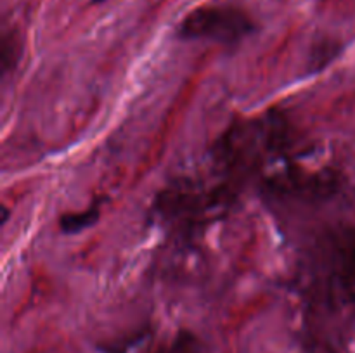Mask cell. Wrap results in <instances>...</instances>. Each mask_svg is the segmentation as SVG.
<instances>
[{
    "instance_id": "obj_1",
    "label": "cell",
    "mask_w": 355,
    "mask_h": 353,
    "mask_svg": "<svg viewBox=\"0 0 355 353\" xmlns=\"http://www.w3.org/2000/svg\"><path fill=\"white\" fill-rule=\"evenodd\" d=\"M297 138L290 121L277 111L234 121L210 149L211 172L239 189L253 176L269 175L277 163L295 154Z\"/></svg>"
},
{
    "instance_id": "obj_2",
    "label": "cell",
    "mask_w": 355,
    "mask_h": 353,
    "mask_svg": "<svg viewBox=\"0 0 355 353\" xmlns=\"http://www.w3.org/2000/svg\"><path fill=\"white\" fill-rule=\"evenodd\" d=\"M298 279L309 301L319 307H355V224L319 232L298 262Z\"/></svg>"
},
{
    "instance_id": "obj_3",
    "label": "cell",
    "mask_w": 355,
    "mask_h": 353,
    "mask_svg": "<svg viewBox=\"0 0 355 353\" xmlns=\"http://www.w3.org/2000/svg\"><path fill=\"white\" fill-rule=\"evenodd\" d=\"M238 185L217 173L184 175L172 180L153 203V215L175 234L193 237L224 217L238 201Z\"/></svg>"
},
{
    "instance_id": "obj_4",
    "label": "cell",
    "mask_w": 355,
    "mask_h": 353,
    "mask_svg": "<svg viewBox=\"0 0 355 353\" xmlns=\"http://www.w3.org/2000/svg\"><path fill=\"white\" fill-rule=\"evenodd\" d=\"M255 23L245 10L231 6H207L187 14L179 26L184 40L238 44L253 33Z\"/></svg>"
},
{
    "instance_id": "obj_5",
    "label": "cell",
    "mask_w": 355,
    "mask_h": 353,
    "mask_svg": "<svg viewBox=\"0 0 355 353\" xmlns=\"http://www.w3.org/2000/svg\"><path fill=\"white\" fill-rule=\"evenodd\" d=\"M338 187L340 176L331 170L312 172L291 163L262 179L263 192L274 201H322L331 197Z\"/></svg>"
},
{
    "instance_id": "obj_6",
    "label": "cell",
    "mask_w": 355,
    "mask_h": 353,
    "mask_svg": "<svg viewBox=\"0 0 355 353\" xmlns=\"http://www.w3.org/2000/svg\"><path fill=\"white\" fill-rule=\"evenodd\" d=\"M101 208L99 206H90L87 210L75 211V213H66L62 215L61 220H59V228H61L64 234H76V232H82L85 228H89L90 225L96 224L99 220Z\"/></svg>"
},
{
    "instance_id": "obj_7",
    "label": "cell",
    "mask_w": 355,
    "mask_h": 353,
    "mask_svg": "<svg viewBox=\"0 0 355 353\" xmlns=\"http://www.w3.org/2000/svg\"><path fill=\"white\" fill-rule=\"evenodd\" d=\"M153 353H205L201 339L191 331H179Z\"/></svg>"
},
{
    "instance_id": "obj_8",
    "label": "cell",
    "mask_w": 355,
    "mask_h": 353,
    "mask_svg": "<svg viewBox=\"0 0 355 353\" xmlns=\"http://www.w3.org/2000/svg\"><path fill=\"white\" fill-rule=\"evenodd\" d=\"M21 54L19 44L14 33H6L2 38V47H0V66H2V75H7L12 68H16L17 57Z\"/></svg>"
},
{
    "instance_id": "obj_9",
    "label": "cell",
    "mask_w": 355,
    "mask_h": 353,
    "mask_svg": "<svg viewBox=\"0 0 355 353\" xmlns=\"http://www.w3.org/2000/svg\"><path fill=\"white\" fill-rule=\"evenodd\" d=\"M94 3H101V2H104V0H92Z\"/></svg>"
}]
</instances>
